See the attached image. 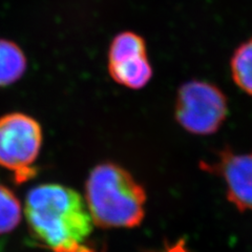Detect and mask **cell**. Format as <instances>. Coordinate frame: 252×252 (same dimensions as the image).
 <instances>
[{
  "mask_svg": "<svg viewBox=\"0 0 252 252\" xmlns=\"http://www.w3.org/2000/svg\"><path fill=\"white\" fill-rule=\"evenodd\" d=\"M80 252H97L96 250L94 249H93V248H91V247H89V246H86L84 249H82Z\"/></svg>",
  "mask_w": 252,
  "mask_h": 252,
  "instance_id": "cell-11",
  "label": "cell"
},
{
  "mask_svg": "<svg viewBox=\"0 0 252 252\" xmlns=\"http://www.w3.org/2000/svg\"><path fill=\"white\" fill-rule=\"evenodd\" d=\"M26 218L32 236L52 252H80L88 246L94 226L82 196L60 184L32 188Z\"/></svg>",
  "mask_w": 252,
  "mask_h": 252,
  "instance_id": "cell-1",
  "label": "cell"
},
{
  "mask_svg": "<svg viewBox=\"0 0 252 252\" xmlns=\"http://www.w3.org/2000/svg\"><path fill=\"white\" fill-rule=\"evenodd\" d=\"M226 116V97L216 85L194 80L180 88L176 118L187 131L194 135H210L220 128Z\"/></svg>",
  "mask_w": 252,
  "mask_h": 252,
  "instance_id": "cell-3",
  "label": "cell"
},
{
  "mask_svg": "<svg viewBox=\"0 0 252 252\" xmlns=\"http://www.w3.org/2000/svg\"><path fill=\"white\" fill-rule=\"evenodd\" d=\"M42 130L33 118L13 113L0 118V165L14 170L18 182L34 175L31 165L40 153Z\"/></svg>",
  "mask_w": 252,
  "mask_h": 252,
  "instance_id": "cell-4",
  "label": "cell"
},
{
  "mask_svg": "<svg viewBox=\"0 0 252 252\" xmlns=\"http://www.w3.org/2000/svg\"><path fill=\"white\" fill-rule=\"evenodd\" d=\"M85 201L94 224L101 228L137 227L145 215L144 188L115 163H101L91 171Z\"/></svg>",
  "mask_w": 252,
  "mask_h": 252,
  "instance_id": "cell-2",
  "label": "cell"
},
{
  "mask_svg": "<svg viewBox=\"0 0 252 252\" xmlns=\"http://www.w3.org/2000/svg\"><path fill=\"white\" fill-rule=\"evenodd\" d=\"M231 73L239 88L252 96V39L236 49L231 59Z\"/></svg>",
  "mask_w": 252,
  "mask_h": 252,
  "instance_id": "cell-9",
  "label": "cell"
},
{
  "mask_svg": "<svg viewBox=\"0 0 252 252\" xmlns=\"http://www.w3.org/2000/svg\"><path fill=\"white\" fill-rule=\"evenodd\" d=\"M143 56H147L146 43L143 37L132 32H124L117 35L109 46V63Z\"/></svg>",
  "mask_w": 252,
  "mask_h": 252,
  "instance_id": "cell-8",
  "label": "cell"
},
{
  "mask_svg": "<svg viewBox=\"0 0 252 252\" xmlns=\"http://www.w3.org/2000/svg\"><path fill=\"white\" fill-rule=\"evenodd\" d=\"M202 166L222 178L227 199L236 209L252 211V153L234 154L224 149L214 162Z\"/></svg>",
  "mask_w": 252,
  "mask_h": 252,
  "instance_id": "cell-5",
  "label": "cell"
},
{
  "mask_svg": "<svg viewBox=\"0 0 252 252\" xmlns=\"http://www.w3.org/2000/svg\"><path fill=\"white\" fill-rule=\"evenodd\" d=\"M21 220V205L10 188L0 185V234L12 231Z\"/></svg>",
  "mask_w": 252,
  "mask_h": 252,
  "instance_id": "cell-10",
  "label": "cell"
},
{
  "mask_svg": "<svg viewBox=\"0 0 252 252\" xmlns=\"http://www.w3.org/2000/svg\"><path fill=\"white\" fill-rule=\"evenodd\" d=\"M27 69V58L13 41L0 39V88L17 82Z\"/></svg>",
  "mask_w": 252,
  "mask_h": 252,
  "instance_id": "cell-7",
  "label": "cell"
},
{
  "mask_svg": "<svg viewBox=\"0 0 252 252\" xmlns=\"http://www.w3.org/2000/svg\"><path fill=\"white\" fill-rule=\"evenodd\" d=\"M108 70L118 84L132 90L142 89L153 77V68L147 56L108 63Z\"/></svg>",
  "mask_w": 252,
  "mask_h": 252,
  "instance_id": "cell-6",
  "label": "cell"
}]
</instances>
